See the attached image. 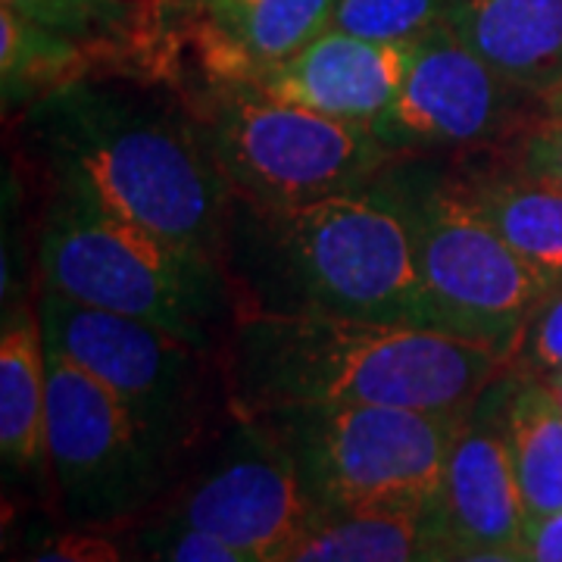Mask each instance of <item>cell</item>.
I'll use <instances>...</instances> for the list:
<instances>
[{"label":"cell","mask_w":562,"mask_h":562,"mask_svg":"<svg viewBox=\"0 0 562 562\" xmlns=\"http://www.w3.org/2000/svg\"><path fill=\"white\" fill-rule=\"evenodd\" d=\"M103 60L116 63L101 47L0 7V91L7 110H29L69 85L88 81Z\"/></svg>","instance_id":"19"},{"label":"cell","mask_w":562,"mask_h":562,"mask_svg":"<svg viewBox=\"0 0 562 562\" xmlns=\"http://www.w3.org/2000/svg\"><path fill=\"white\" fill-rule=\"evenodd\" d=\"M0 3L50 32L101 47L113 60H122L125 38H135V22L147 7V0H0Z\"/></svg>","instance_id":"21"},{"label":"cell","mask_w":562,"mask_h":562,"mask_svg":"<svg viewBox=\"0 0 562 562\" xmlns=\"http://www.w3.org/2000/svg\"><path fill=\"white\" fill-rule=\"evenodd\" d=\"M509 366L472 403L450 447L438 497L425 513L431 538L447 550H516L525 543L522 491L506 441Z\"/></svg>","instance_id":"12"},{"label":"cell","mask_w":562,"mask_h":562,"mask_svg":"<svg viewBox=\"0 0 562 562\" xmlns=\"http://www.w3.org/2000/svg\"><path fill=\"white\" fill-rule=\"evenodd\" d=\"M220 262L238 313L431 328L406 222L379 184L291 206L232 198Z\"/></svg>","instance_id":"3"},{"label":"cell","mask_w":562,"mask_h":562,"mask_svg":"<svg viewBox=\"0 0 562 562\" xmlns=\"http://www.w3.org/2000/svg\"><path fill=\"white\" fill-rule=\"evenodd\" d=\"M38 266L44 291L150 322L206 350H222L238 316L216 257L162 241L57 188L41 220Z\"/></svg>","instance_id":"4"},{"label":"cell","mask_w":562,"mask_h":562,"mask_svg":"<svg viewBox=\"0 0 562 562\" xmlns=\"http://www.w3.org/2000/svg\"><path fill=\"white\" fill-rule=\"evenodd\" d=\"M166 516L254 560L284 562L319 509L279 428L235 416Z\"/></svg>","instance_id":"10"},{"label":"cell","mask_w":562,"mask_h":562,"mask_svg":"<svg viewBox=\"0 0 562 562\" xmlns=\"http://www.w3.org/2000/svg\"><path fill=\"white\" fill-rule=\"evenodd\" d=\"M522 550L528 562H562V513L528 525Z\"/></svg>","instance_id":"27"},{"label":"cell","mask_w":562,"mask_h":562,"mask_svg":"<svg viewBox=\"0 0 562 562\" xmlns=\"http://www.w3.org/2000/svg\"><path fill=\"white\" fill-rule=\"evenodd\" d=\"M220 360L228 409L260 419L322 406L465 416L509 366L497 350L443 331L316 313H238Z\"/></svg>","instance_id":"1"},{"label":"cell","mask_w":562,"mask_h":562,"mask_svg":"<svg viewBox=\"0 0 562 562\" xmlns=\"http://www.w3.org/2000/svg\"><path fill=\"white\" fill-rule=\"evenodd\" d=\"M176 462L116 391L47 347V472L69 522L135 519Z\"/></svg>","instance_id":"9"},{"label":"cell","mask_w":562,"mask_h":562,"mask_svg":"<svg viewBox=\"0 0 562 562\" xmlns=\"http://www.w3.org/2000/svg\"><path fill=\"white\" fill-rule=\"evenodd\" d=\"M375 184L406 222L431 331L509 360L550 288L462 201L435 157H397Z\"/></svg>","instance_id":"5"},{"label":"cell","mask_w":562,"mask_h":562,"mask_svg":"<svg viewBox=\"0 0 562 562\" xmlns=\"http://www.w3.org/2000/svg\"><path fill=\"white\" fill-rule=\"evenodd\" d=\"M435 550L419 513H319L284 562H428Z\"/></svg>","instance_id":"20"},{"label":"cell","mask_w":562,"mask_h":562,"mask_svg":"<svg viewBox=\"0 0 562 562\" xmlns=\"http://www.w3.org/2000/svg\"><path fill=\"white\" fill-rule=\"evenodd\" d=\"M503 147L528 176L550 181L562 191V120L538 113L516 138L506 140Z\"/></svg>","instance_id":"26"},{"label":"cell","mask_w":562,"mask_h":562,"mask_svg":"<svg viewBox=\"0 0 562 562\" xmlns=\"http://www.w3.org/2000/svg\"><path fill=\"white\" fill-rule=\"evenodd\" d=\"M0 453L7 469H47V344L38 306L16 303L0 331Z\"/></svg>","instance_id":"17"},{"label":"cell","mask_w":562,"mask_h":562,"mask_svg":"<svg viewBox=\"0 0 562 562\" xmlns=\"http://www.w3.org/2000/svg\"><path fill=\"white\" fill-rule=\"evenodd\" d=\"M262 419L288 441L319 513L425 516L465 416L406 406H322Z\"/></svg>","instance_id":"7"},{"label":"cell","mask_w":562,"mask_h":562,"mask_svg":"<svg viewBox=\"0 0 562 562\" xmlns=\"http://www.w3.org/2000/svg\"><path fill=\"white\" fill-rule=\"evenodd\" d=\"M457 0H335L331 29L369 41L413 44L447 22Z\"/></svg>","instance_id":"22"},{"label":"cell","mask_w":562,"mask_h":562,"mask_svg":"<svg viewBox=\"0 0 562 562\" xmlns=\"http://www.w3.org/2000/svg\"><path fill=\"white\" fill-rule=\"evenodd\" d=\"M503 425L528 525L562 513V406L550 382L509 369Z\"/></svg>","instance_id":"18"},{"label":"cell","mask_w":562,"mask_h":562,"mask_svg":"<svg viewBox=\"0 0 562 562\" xmlns=\"http://www.w3.org/2000/svg\"><path fill=\"white\" fill-rule=\"evenodd\" d=\"M509 369L541 382H550L562 372V288L550 291L528 316L509 357Z\"/></svg>","instance_id":"24"},{"label":"cell","mask_w":562,"mask_h":562,"mask_svg":"<svg viewBox=\"0 0 562 562\" xmlns=\"http://www.w3.org/2000/svg\"><path fill=\"white\" fill-rule=\"evenodd\" d=\"M541 113L553 116V120H562V85L557 91H550L547 98L541 101Z\"/></svg>","instance_id":"29"},{"label":"cell","mask_w":562,"mask_h":562,"mask_svg":"<svg viewBox=\"0 0 562 562\" xmlns=\"http://www.w3.org/2000/svg\"><path fill=\"white\" fill-rule=\"evenodd\" d=\"M550 387H553V394H557V401L562 406V372H557L553 379H550Z\"/></svg>","instance_id":"30"},{"label":"cell","mask_w":562,"mask_h":562,"mask_svg":"<svg viewBox=\"0 0 562 562\" xmlns=\"http://www.w3.org/2000/svg\"><path fill=\"white\" fill-rule=\"evenodd\" d=\"M38 319L44 344L116 391L176 460L194 447L213 413V394H225L220 350L44 288Z\"/></svg>","instance_id":"8"},{"label":"cell","mask_w":562,"mask_h":562,"mask_svg":"<svg viewBox=\"0 0 562 562\" xmlns=\"http://www.w3.org/2000/svg\"><path fill=\"white\" fill-rule=\"evenodd\" d=\"M140 538H144L147 562H260L228 547L220 538L198 531V528H188L169 516L147 525L140 531Z\"/></svg>","instance_id":"25"},{"label":"cell","mask_w":562,"mask_h":562,"mask_svg":"<svg viewBox=\"0 0 562 562\" xmlns=\"http://www.w3.org/2000/svg\"><path fill=\"white\" fill-rule=\"evenodd\" d=\"M428 562H528L522 547L516 550H447L438 547Z\"/></svg>","instance_id":"28"},{"label":"cell","mask_w":562,"mask_h":562,"mask_svg":"<svg viewBox=\"0 0 562 562\" xmlns=\"http://www.w3.org/2000/svg\"><path fill=\"white\" fill-rule=\"evenodd\" d=\"M22 562H147L144 538L128 522H69L25 553Z\"/></svg>","instance_id":"23"},{"label":"cell","mask_w":562,"mask_h":562,"mask_svg":"<svg viewBox=\"0 0 562 562\" xmlns=\"http://www.w3.org/2000/svg\"><path fill=\"white\" fill-rule=\"evenodd\" d=\"M541 103L503 81L447 25L409 44L397 101L369 128L394 157L479 154L522 132Z\"/></svg>","instance_id":"11"},{"label":"cell","mask_w":562,"mask_h":562,"mask_svg":"<svg viewBox=\"0 0 562 562\" xmlns=\"http://www.w3.org/2000/svg\"><path fill=\"white\" fill-rule=\"evenodd\" d=\"M203 81H254L331 29L335 0H188Z\"/></svg>","instance_id":"15"},{"label":"cell","mask_w":562,"mask_h":562,"mask_svg":"<svg viewBox=\"0 0 562 562\" xmlns=\"http://www.w3.org/2000/svg\"><path fill=\"white\" fill-rule=\"evenodd\" d=\"M443 25L528 98L562 85V0H457Z\"/></svg>","instance_id":"16"},{"label":"cell","mask_w":562,"mask_h":562,"mask_svg":"<svg viewBox=\"0 0 562 562\" xmlns=\"http://www.w3.org/2000/svg\"><path fill=\"white\" fill-rule=\"evenodd\" d=\"M22 135L50 188L220 260L235 191L184 101L88 79L32 103L22 113Z\"/></svg>","instance_id":"2"},{"label":"cell","mask_w":562,"mask_h":562,"mask_svg":"<svg viewBox=\"0 0 562 562\" xmlns=\"http://www.w3.org/2000/svg\"><path fill=\"white\" fill-rule=\"evenodd\" d=\"M447 179L550 291L562 288V191L557 184L528 176L506 147L450 162Z\"/></svg>","instance_id":"14"},{"label":"cell","mask_w":562,"mask_h":562,"mask_svg":"<svg viewBox=\"0 0 562 562\" xmlns=\"http://www.w3.org/2000/svg\"><path fill=\"white\" fill-rule=\"evenodd\" d=\"M406 69L409 44L357 38L341 29H328L301 54L262 69L250 85L276 101L372 128L397 101Z\"/></svg>","instance_id":"13"},{"label":"cell","mask_w":562,"mask_h":562,"mask_svg":"<svg viewBox=\"0 0 562 562\" xmlns=\"http://www.w3.org/2000/svg\"><path fill=\"white\" fill-rule=\"evenodd\" d=\"M235 198L291 206L372 188L397 160L369 128L276 101L250 81L181 98Z\"/></svg>","instance_id":"6"}]
</instances>
